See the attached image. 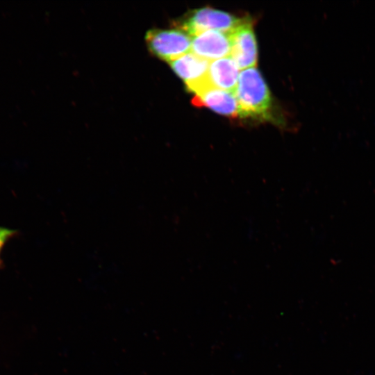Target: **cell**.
I'll use <instances>...</instances> for the list:
<instances>
[{"instance_id": "obj_1", "label": "cell", "mask_w": 375, "mask_h": 375, "mask_svg": "<svg viewBox=\"0 0 375 375\" xmlns=\"http://www.w3.org/2000/svg\"><path fill=\"white\" fill-rule=\"evenodd\" d=\"M239 115L244 117H269L272 100L268 87L256 67L243 69L234 93Z\"/></svg>"}, {"instance_id": "obj_2", "label": "cell", "mask_w": 375, "mask_h": 375, "mask_svg": "<svg viewBox=\"0 0 375 375\" xmlns=\"http://www.w3.org/2000/svg\"><path fill=\"white\" fill-rule=\"evenodd\" d=\"M192 37L180 28L151 29L145 35L149 50L169 62L190 52Z\"/></svg>"}, {"instance_id": "obj_3", "label": "cell", "mask_w": 375, "mask_h": 375, "mask_svg": "<svg viewBox=\"0 0 375 375\" xmlns=\"http://www.w3.org/2000/svg\"><path fill=\"white\" fill-rule=\"evenodd\" d=\"M245 19L206 7L190 12L180 23L179 28L192 37L210 30L230 33Z\"/></svg>"}, {"instance_id": "obj_4", "label": "cell", "mask_w": 375, "mask_h": 375, "mask_svg": "<svg viewBox=\"0 0 375 375\" xmlns=\"http://www.w3.org/2000/svg\"><path fill=\"white\" fill-rule=\"evenodd\" d=\"M231 57L239 69L256 67L258 49L252 21L246 17L242 23L229 33Z\"/></svg>"}, {"instance_id": "obj_5", "label": "cell", "mask_w": 375, "mask_h": 375, "mask_svg": "<svg viewBox=\"0 0 375 375\" xmlns=\"http://www.w3.org/2000/svg\"><path fill=\"white\" fill-rule=\"evenodd\" d=\"M169 63L175 74L184 81L187 89L194 94L209 83L208 72L210 62L189 52Z\"/></svg>"}, {"instance_id": "obj_6", "label": "cell", "mask_w": 375, "mask_h": 375, "mask_svg": "<svg viewBox=\"0 0 375 375\" xmlns=\"http://www.w3.org/2000/svg\"><path fill=\"white\" fill-rule=\"evenodd\" d=\"M231 47L229 33L210 30L192 37L190 52L212 62L229 56Z\"/></svg>"}, {"instance_id": "obj_7", "label": "cell", "mask_w": 375, "mask_h": 375, "mask_svg": "<svg viewBox=\"0 0 375 375\" xmlns=\"http://www.w3.org/2000/svg\"><path fill=\"white\" fill-rule=\"evenodd\" d=\"M194 94L192 103L196 106H206L227 117H236L239 115L236 98L231 92L208 85Z\"/></svg>"}, {"instance_id": "obj_8", "label": "cell", "mask_w": 375, "mask_h": 375, "mask_svg": "<svg viewBox=\"0 0 375 375\" xmlns=\"http://www.w3.org/2000/svg\"><path fill=\"white\" fill-rule=\"evenodd\" d=\"M239 68L231 56L210 62L208 80L219 90L235 93L239 80Z\"/></svg>"}, {"instance_id": "obj_9", "label": "cell", "mask_w": 375, "mask_h": 375, "mask_svg": "<svg viewBox=\"0 0 375 375\" xmlns=\"http://www.w3.org/2000/svg\"><path fill=\"white\" fill-rule=\"evenodd\" d=\"M16 233L17 231L15 230L0 226V267H1L3 265V262L1 258L3 248L8 241L17 234Z\"/></svg>"}]
</instances>
